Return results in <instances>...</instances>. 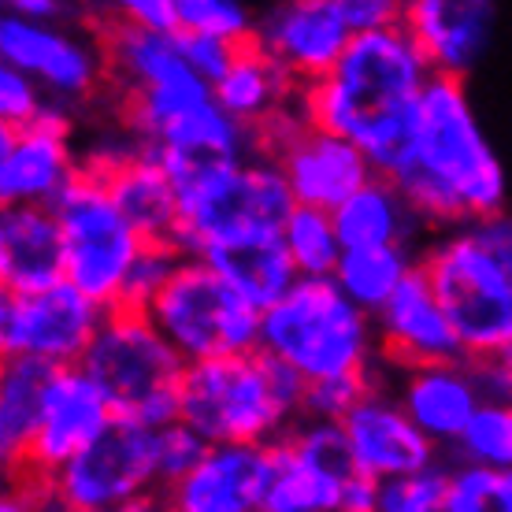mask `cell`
I'll use <instances>...</instances> for the list:
<instances>
[{"label": "cell", "instance_id": "6da1fadb", "mask_svg": "<svg viewBox=\"0 0 512 512\" xmlns=\"http://www.w3.org/2000/svg\"><path fill=\"white\" fill-rule=\"evenodd\" d=\"M431 78L405 23L353 34L331 75L297 90V112L308 127L360 145L372 164H397L416 149L420 97Z\"/></svg>", "mask_w": 512, "mask_h": 512}, {"label": "cell", "instance_id": "484cf974", "mask_svg": "<svg viewBox=\"0 0 512 512\" xmlns=\"http://www.w3.org/2000/svg\"><path fill=\"white\" fill-rule=\"evenodd\" d=\"M297 90L301 86L260 45H242L227 78L212 86V101L242 127L264 130L275 116L294 108Z\"/></svg>", "mask_w": 512, "mask_h": 512}, {"label": "cell", "instance_id": "8992f818", "mask_svg": "<svg viewBox=\"0 0 512 512\" xmlns=\"http://www.w3.org/2000/svg\"><path fill=\"white\" fill-rule=\"evenodd\" d=\"M179 186V227L171 245L197 260L208 245L245 234H282L294 216V193L279 160L256 153L238 164H212L186 175Z\"/></svg>", "mask_w": 512, "mask_h": 512}, {"label": "cell", "instance_id": "30bf717a", "mask_svg": "<svg viewBox=\"0 0 512 512\" xmlns=\"http://www.w3.org/2000/svg\"><path fill=\"white\" fill-rule=\"evenodd\" d=\"M256 134H260V153L279 160L290 193L301 208L338 212L353 193L375 179L372 160L364 156L360 145L338 138L331 130L308 127L297 104Z\"/></svg>", "mask_w": 512, "mask_h": 512}, {"label": "cell", "instance_id": "ba28073f", "mask_svg": "<svg viewBox=\"0 0 512 512\" xmlns=\"http://www.w3.org/2000/svg\"><path fill=\"white\" fill-rule=\"evenodd\" d=\"M145 316L186 364L245 357L264 346V312L234 294L205 260H182Z\"/></svg>", "mask_w": 512, "mask_h": 512}, {"label": "cell", "instance_id": "7c38bea8", "mask_svg": "<svg viewBox=\"0 0 512 512\" xmlns=\"http://www.w3.org/2000/svg\"><path fill=\"white\" fill-rule=\"evenodd\" d=\"M101 305L60 282L45 294L0 301V349L4 357H34L52 368H78L104 323Z\"/></svg>", "mask_w": 512, "mask_h": 512}, {"label": "cell", "instance_id": "d4e9b609", "mask_svg": "<svg viewBox=\"0 0 512 512\" xmlns=\"http://www.w3.org/2000/svg\"><path fill=\"white\" fill-rule=\"evenodd\" d=\"M101 179L123 219L145 242H171V234L179 227V186L164 171V164H156L138 145L127 160L101 171Z\"/></svg>", "mask_w": 512, "mask_h": 512}, {"label": "cell", "instance_id": "836d02e7", "mask_svg": "<svg viewBox=\"0 0 512 512\" xmlns=\"http://www.w3.org/2000/svg\"><path fill=\"white\" fill-rule=\"evenodd\" d=\"M186 256L175 249L171 242H145L141 256L134 260L127 282H123V297L119 308H134V312H149L156 297L164 294V286L175 279V271Z\"/></svg>", "mask_w": 512, "mask_h": 512}, {"label": "cell", "instance_id": "3957f363", "mask_svg": "<svg viewBox=\"0 0 512 512\" xmlns=\"http://www.w3.org/2000/svg\"><path fill=\"white\" fill-rule=\"evenodd\" d=\"M305 394V379L268 349L201 360L182 379V423L208 446H271L305 420Z\"/></svg>", "mask_w": 512, "mask_h": 512}, {"label": "cell", "instance_id": "7402d4cb", "mask_svg": "<svg viewBox=\"0 0 512 512\" xmlns=\"http://www.w3.org/2000/svg\"><path fill=\"white\" fill-rule=\"evenodd\" d=\"M0 282L12 297L45 294L67 282L64 231L52 208L19 205L0 212Z\"/></svg>", "mask_w": 512, "mask_h": 512}, {"label": "cell", "instance_id": "277c9868", "mask_svg": "<svg viewBox=\"0 0 512 512\" xmlns=\"http://www.w3.org/2000/svg\"><path fill=\"white\" fill-rule=\"evenodd\" d=\"M78 368L101 386L116 423L156 435L182 420V379L190 364L145 312L112 308Z\"/></svg>", "mask_w": 512, "mask_h": 512}, {"label": "cell", "instance_id": "4316f807", "mask_svg": "<svg viewBox=\"0 0 512 512\" xmlns=\"http://www.w3.org/2000/svg\"><path fill=\"white\" fill-rule=\"evenodd\" d=\"M331 216L346 249H383V245L416 249V238L423 234L420 216L409 208L405 193L379 175Z\"/></svg>", "mask_w": 512, "mask_h": 512}, {"label": "cell", "instance_id": "1f68e13d", "mask_svg": "<svg viewBox=\"0 0 512 512\" xmlns=\"http://www.w3.org/2000/svg\"><path fill=\"white\" fill-rule=\"evenodd\" d=\"M457 464H479L494 472L512 468V405H494L487 401L475 412V420L464 427L461 442L453 446Z\"/></svg>", "mask_w": 512, "mask_h": 512}, {"label": "cell", "instance_id": "7a4b0ae2", "mask_svg": "<svg viewBox=\"0 0 512 512\" xmlns=\"http://www.w3.org/2000/svg\"><path fill=\"white\" fill-rule=\"evenodd\" d=\"M423 227H472L505 212L509 182L461 78L435 75L420 97L416 160L394 182Z\"/></svg>", "mask_w": 512, "mask_h": 512}, {"label": "cell", "instance_id": "f907efd6", "mask_svg": "<svg viewBox=\"0 0 512 512\" xmlns=\"http://www.w3.org/2000/svg\"><path fill=\"white\" fill-rule=\"evenodd\" d=\"M101 512H134V509H101Z\"/></svg>", "mask_w": 512, "mask_h": 512}, {"label": "cell", "instance_id": "60d3db41", "mask_svg": "<svg viewBox=\"0 0 512 512\" xmlns=\"http://www.w3.org/2000/svg\"><path fill=\"white\" fill-rule=\"evenodd\" d=\"M338 12L353 34H375V30L405 23V4L397 0H338Z\"/></svg>", "mask_w": 512, "mask_h": 512}, {"label": "cell", "instance_id": "74e56055", "mask_svg": "<svg viewBox=\"0 0 512 512\" xmlns=\"http://www.w3.org/2000/svg\"><path fill=\"white\" fill-rule=\"evenodd\" d=\"M49 93L15 67H0V130H26L49 108Z\"/></svg>", "mask_w": 512, "mask_h": 512}, {"label": "cell", "instance_id": "5b68a950", "mask_svg": "<svg viewBox=\"0 0 512 512\" xmlns=\"http://www.w3.org/2000/svg\"><path fill=\"white\" fill-rule=\"evenodd\" d=\"M305 383L364 379L379 357L375 320L349 301L334 279H301L264 312V346Z\"/></svg>", "mask_w": 512, "mask_h": 512}, {"label": "cell", "instance_id": "e0dca14e", "mask_svg": "<svg viewBox=\"0 0 512 512\" xmlns=\"http://www.w3.org/2000/svg\"><path fill=\"white\" fill-rule=\"evenodd\" d=\"M342 431H346L357 472L375 483L405 479L438 464L435 442L409 420L397 394H386L379 386H372L368 397L342 420Z\"/></svg>", "mask_w": 512, "mask_h": 512}, {"label": "cell", "instance_id": "d6a6232c", "mask_svg": "<svg viewBox=\"0 0 512 512\" xmlns=\"http://www.w3.org/2000/svg\"><path fill=\"white\" fill-rule=\"evenodd\" d=\"M179 4V26L186 34L231 41V45H253L256 12L238 0H175Z\"/></svg>", "mask_w": 512, "mask_h": 512}, {"label": "cell", "instance_id": "ac0fdd59", "mask_svg": "<svg viewBox=\"0 0 512 512\" xmlns=\"http://www.w3.org/2000/svg\"><path fill=\"white\" fill-rule=\"evenodd\" d=\"M375 334H379V357L390 360L401 372L464 360L461 338L449 327L435 286L423 275V268L412 271L401 282V290L386 301L383 312L375 316Z\"/></svg>", "mask_w": 512, "mask_h": 512}, {"label": "cell", "instance_id": "b9f144b4", "mask_svg": "<svg viewBox=\"0 0 512 512\" xmlns=\"http://www.w3.org/2000/svg\"><path fill=\"white\" fill-rule=\"evenodd\" d=\"M116 15L141 30H153V34H179L182 30L175 0H123L116 4Z\"/></svg>", "mask_w": 512, "mask_h": 512}, {"label": "cell", "instance_id": "d6986e66", "mask_svg": "<svg viewBox=\"0 0 512 512\" xmlns=\"http://www.w3.org/2000/svg\"><path fill=\"white\" fill-rule=\"evenodd\" d=\"M498 8L490 0H409L405 26L423 49L431 71L461 78L487 56Z\"/></svg>", "mask_w": 512, "mask_h": 512}, {"label": "cell", "instance_id": "f35d334b", "mask_svg": "<svg viewBox=\"0 0 512 512\" xmlns=\"http://www.w3.org/2000/svg\"><path fill=\"white\" fill-rule=\"evenodd\" d=\"M372 386H375L372 375H364V379H327V383H308L305 420L342 423L349 412L368 397Z\"/></svg>", "mask_w": 512, "mask_h": 512}, {"label": "cell", "instance_id": "9c48e42d", "mask_svg": "<svg viewBox=\"0 0 512 512\" xmlns=\"http://www.w3.org/2000/svg\"><path fill=\"white\" fill-rule=\"evenodd\" d=\"M52 212L64 231L67 282L104 312L119 308L123 282L145 249V238L123 219L104 179L82 167Z\"/></svg>", "mask_w": 512, "mask_h": 512}, {"label": "cell", "instance_id": "ab89813d", "mask_svg": "<svg viewBox=\"0 0 512 512\" xmlns=\"http://www.w3.org/2000/svg\"><path fill=\"white\" fill-rule=\"evenodd\" d=\"M179 49L193 75L201 78V82H208V86L223 82L227 71L234 67V60H238V45L219 38H205V34H186V30H179Z\"/></svg>", "mask_w": 512, "mask_h": 512}, {"label": "cell", "instance_id": "4dcf8cb0", "mask_svg": "<svg viewBox=\"0 0 512 512\" xmlns=\"http://www.w3.org/2000/svg\"><path fill=\"white\" fill-rule=\"evenodd\" d=\"M282 242L290 249V260L301 279H334V271L346 256V245L338 238L331 212L320 208H294V216L282 227Z\"/></svg>", "mask_w": 512, "mask_h": 512}, {"label": "cell", "instance_id": "4fadbf2b", "mask_svg": "<svg viewBox=\"0 0 512 512\" xmlns=\"http://www.w3.org/2000/svg\"><path fill=\"white\" fill-rule=\"evenodd\" d=\"M0 60L4 67L30 75L60 104L86 101L108 78L101 38L56 23H34L12 12L0 19Z\"/></svg>", "mask_w": 512, "mask_h": 512}, {"label": "cell", "instance_id": "ffe728a7", "mask_svg": "<svg viewBox=\"0 0 512 512\" xmlns=\"http://www.w3.org/2000/svg\"><path fill=\"white\" fill-rule=\"evenodd\" d=\"M397 401L438 449H453L475 412L487 405V394L472 360H453L401 372Z\"/></svg>", "mask_w": 512, "mask_h": 512}, {"label": "cell", "instance_id": "2e32d148", "mask_svg": "<svg viewBox=\"0 0 512 512\" xmlns=\"http://www.w3.org/2000/svg\"><path fill=\"white\" fill-rule=\"evenodd\" d=\"M349 41L353 30L338 12V0H286L256 15L253 45L268 52L297 86L331 75Z\"/></svg>", "mask_w": 512, "mask_h": 512}, {"label": "cell", "instance_id": "5bb4252c", "mask_svg": "<svg viewBox=\"0 0 512 512\" xmlns=\"http://www.w3.org/2000/svg\"><path fill=\"white\" fill-rule=\"evenodd\" d=\"M82 167L71 153L67 104L49 101L41 119L26 130H0V201L4 208H52Z\"/></svg>", "mask_w": 512, "mask_h": 512}, {"label": "cell", "instance_id": "d590c367", "mask_svg": "<svg viewBox=\"0 0 512 512\" xmlns=\"http://www.w3.org/2000/svg\"><path fill=\"white\" fill-rule=\"evenodd\" d=\"M153 446H156V479H160V490L171 494V490L179 487L182 479L197 468V464L208 457V442L197 431H193L190 423H171L164 431H156L153 435Z\"/></svg>", "mask_w": 512, "mask_h": 512}, {"label": "cell", "instance_id": "44dd1931", "mask_svg": "<svg viewBox=\"0 0 512 512\" xmlns=\"http://www.w3.org/2000/svg\"><path fill=\"white\" fill-rule=\"evenodd\" d=\"M271 446H212L167 498L182 512H264L275 475Z\"/></svg>", "mask_w": 512, "mask_h": 512}, {"label": "cell", "instance_id": "f1b7e54d", "mask_svg": "<svg viewBox=\"0 0 512 512\" xmlns=\"http://www.w3.org/2000/svg\"><path fill=\"white\" fill-rule=\"evenodd\" d=\"M271 457H275V475H271L264 512H338L349 475L312 461L290 438L275 442Z\"/></svg>", "mask_w": 512, "mask_h": 512}, {"label": "cell", "instance_id": "bcb514c9", "mask_svg": "<svg viewBox=\"0 0 512 512\" xmlns=\"http://www.w3.org/2000/svg\"><path fill=\"white\" fill-rule=\"evenodd\" d=\"M4 12L34 19V23H56V19L67 12V4H60V0H12Z\"/></svg>", "mask_w": 512, "mask_h": 512}, {"label": "cell", "instance_id": "7bdbcfd3", "mask_svg": "<svg viewBox=\"0 0 512 512\" xmlns=\"http://www.w3.org/2000/svg\"><path fill=\"white\" fill-rule=\"evenodd\" d=\"M472 234L479 238V245L494 256V264H498L501 275H505L512 286V212H501V216H494V219L472 223Z\"/></svg>", "mask_w": 512, "mask_h": 512}, {"label": "cell", "instance_id": "52a82bcc", "mask_svg": "<svg viewBox=\"0 0 512 512\" xmlns=\"http://www.w3.org/2000/svg\"><path fill=\"white\" fill-rule=\"evenodd\" d=\"M420 268L461 338L464 360H498L512 346V286L472 227L435 234L420 249Z\"/></svg>", "mask_w": 512, "mask_h": 512}, {"label": "cell", "instance_id": "f546056e", "mask_svg": "<svg viewBox=\"0 0 512 512\" xmlns=\"http://www.w3.org/2000/svg\"><path fill=\"white\" fill-rule=\"evenodd\" d=\"M420 268V253L405 245H383V249H346L342 264L334 271V286L368 316H379L386 301L401 290V282Z\"/></svg>", "mask_w": 512, "mask_h": 512}, {"label": "cell", "instance_id": "603a6c76", "mask_svg": "<svg viewBox=\"0 0 512 512\" xmlns=\"http://www.w3.org/2000/svg\"><path fill=\"white\" fill-rule=\"evenodd\" d=\"M97 38H101L104 64H108V82L116 86L119 101L193 75L190 64L182 60L179 34L141 30V26L119 19L116 8H108V19Z\"/></svg>", "mask_w": 512, "mask_h": 512}, {"label": "cell", "instance_id": "8d00e7d4", "mask_svg": "<svg viewBox=\"0 0 512 512\" xmlns=\"http://www.w3.org/2000/svg\"><path fill=\"white\" fill-rule=\"evenodd\" d=\"M442 512H505L501 501V472L479 464L449 468V494Z\"/></svg>", "mask_w": 512, "mask_h": 512}, {"label": "cell", "instance_id": "681fc988", "mask_svg": "<svg viewBox=\"0 0 512 512\" xmlns=\"http://www.w3.org/2000/svg\"><path fill=\"white\" fill-rule=\"evenodd\" d=\"M498 360H501V364H505V368H509V375H512V346H509V349H505V353H501V357H498Z\"/></svg>", "mask_w": 512, "mask_h": 512}, {"label": "cell", "instance_id": "9a60e30c", "mask_svg": "<svg viewBox=\"0 0 512 512\" xmlns=\"http://www.w3.org/2000/svg\"><path fill=\"white\" fill-rule=\"evenodd\" d=\"M112 427H116V409L108 405L101 386L82 368H60L49 383L38 438L26 453L19 479L49 483L52 475L67 468L82 449H90Z\"/></svg>", "mask_w": 512, "mask_h": 512}, {"label": "cell", "instance_id": "e575fe53", "mask_svg": "<svg viewBox=\"0 0 512 512\" xmlns=\"http://www.w3.org/2000/svg\"><path fill=\"white\" fill-rule=\"evenodd\" d=\"M449 494V468L442 461L405 479L379 483V512H442Z\"/></svg>", "mask_w": 512, "mask_h": 512}, {"label": "cell", "instance_id": "cb8c5ba5", "mask_svg": "<svg viewBox=\"0 0 512 512\" xmlns=\"http://www.w3.org/2000/svg\"><path fill=\"white\" fill-rule=\"evenodd\" d=\"M197 260H205L208 268L216 271L234 294L245 297L256 312L275 308L301 282L282 234H245V238H231V242H216Z\"/></svg>", "mask_w": 512, "mask_h": 512}, {"label": "cell", "instance_id": "ee69618b", "mask_svg": "<svg viewBox=\"0 0 512 512\" xmlns=\"http://www.w3.org/2000/svg\"><path fill=\"white\" fill-rule=\"evenodd\" d=\"M338 512H379V483L360 472L349 475L342 501H338Z\"/></svg>", "mask_w": 512, "mask_h": 512}, {"label": "cell", "instance_id": "f6af8a7d", "mask_svg": "<svg viewBox=\"0 0 512 512\" xmlns=\"http://www.w3.org/2000/svg\"><path fill=\"white\" fill-rule=\"evenodd\" d=\"M0 512H45V483L19 479V487L4 490Z\"/></svg>", "mask_w": 512, "mask_h": 512}, {"label": "cell", "instance_id": "8fae6325", "mask_svg": "<svg viewBox=\"0 0 512 512\" xmlns=\"http://www.w3.org/2000/svg\"><path fill=\"white\" fill-rule=\"evenodd\" d=\"M45 487L67 512L138 509L153 494H164L156 479L153 431L116 423L67 468L52 475Z\"/></svg>", "mask_w": 512, "mask_h": 512}, {"label": "cell", "instance_id": "7dc6e473", "mask_svg": "<svg viewBox=\"0 0 512 512\" xmlns=\"http://www.w3.org/2000/svg\"><path fill=\"white\" fill-rule=\"evenodd\" d=\"M134 512H182V509L171 498H167V494H153L149 501H141Z\"/></svg>", "mask_w": 512, "mask_h": 512}, {"label": "cell", "instance_id": "c3c4849f", "mask_svg": "<svg viewBox=\"0 0 512 512\" xmlns=\"http://www.w3.org/2000/svg\"><path fill=\"white\" fill-rule=\"evenodd\" d=\"M501 501H505V512H512V468L501 472Z\"/></svg>", "mask_w": 512, "mask_h": 512}, {"label": "cell", "instance_id": "83f0119b", "mask_svg": "<svg viewBox=\"0 0 512 512\" xmlns=\"http://www.w3.org/2000/svg\"><path fill=\"white\" fill-rule=\"evenodd\" d=\"M52 368L34 357H4L0 368V457L8 472H23L26 453L34 446L45 412V394H49Z\"/></svg>", "mask_w": 512, "mask_h": 512}]
</instances>
